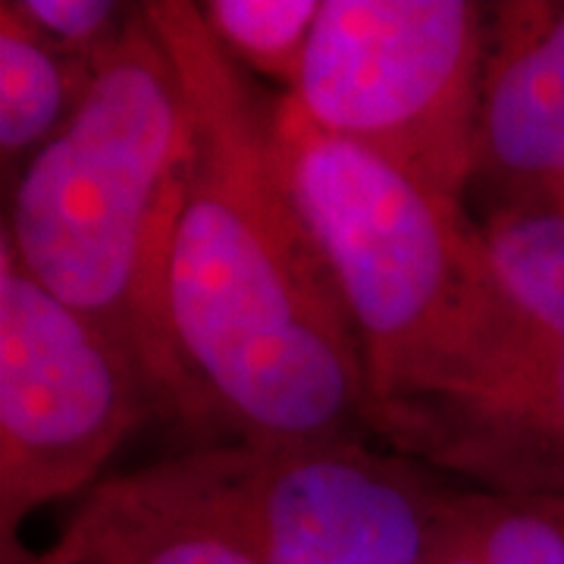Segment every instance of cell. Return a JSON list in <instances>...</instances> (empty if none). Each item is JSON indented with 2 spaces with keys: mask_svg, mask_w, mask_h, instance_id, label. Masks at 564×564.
Segmentation results:
<instances>
[{
  "mask_svg": "<svg viewBox=\"0 0 564 564\" xmlns=\"http://www.w3.org/2000/svg\"><path fill=\"white\" fill-rule=\"evenodd\" d=\"M195 458L258 564H421L452 496L361 440L239 443Z\"/></svg>",
  "mask_w": 564,
  "mask_h": 564,
  "instance_id": "obj_6",
  "label": "cell"
},
{
  "mask_svg": "<svg viewBox=\"0 0 564 564\" xmlns=\"http://www.w3.org/2000/svg\"><path fill=\"white\" fill-rule=\"evenodd\" d=\"M280 163L361 345L370 433L404 458L540 348L514 323L462 198L270 110Z\"/></svg>",
  "mask_w": 564,
  "mask_h": 564,
  "instance_id": "obj_2",
  "label": "cell"
},
{
  "mask_svg": "<svg viewBox=\"0 0 564 564\" xmlns=\"http://www.w3.org/2000/svg\"><path fill=\"white\" fill-rule=\"evenodd\" d=\"M417 458L489 492L564 496V333L540 345L492 395L452 414Z\"/></svg>",
  "mask_w": 564,
  "mask_h": 564,
  "instance_id": "obj_9",
  "label": "cell"
},
{
  "mask_svg": "<svg viewBox=\"0 0 564 564\" xmlns=\"http://www.w3.org/2000/svg\"><path fill=\"white\" fill-rule=\"evenodd\" d=\"M141 10L180 69L192 122L170 321L195 402L242 443L358 440L370 433L361 345L282 173L273 107L198 3Z\"/></svg>",
  "mask_w": 564,
  "mask_h": 564,
  "instance_id": "obj_1",
  "label": "cell"
},
{
  "mask_svg": "<svg viewBox=\"0 0 564 564\" xmlns=\"http://www.w3.org/2000/svg\"><path fill=\"white\" fill-rule=\"evenodd\" d=\"M148 411L139 367L104 329L54 299L0 239V536L20 543L44 505L98 474Z\"/></svg>",
  "mask_w": 564,
  "mask_h": 564,
  "instance_id": "obj_5",
  "label": "cell"
},
{
  "mask_svg": "<svg viewBox=\"0 0 564 564\" xmlns=\"http://www.w3.org/2000/svg\"><path fill=\"white\" fill-rule=\"evenodd\" d=\"M3 564H258L195 452L91 486L51 543L3 545Z\"/></svg>",
  "mask_w": 564,
  "mask_h": 564,
  "instance_id": "obj_8",
  "label": "cell"
},
{
  "mask_svg": "<svg viewBox=\"0 0 564 564\" xmlns=\"http://www.w3.org/2000/svg\"><path fill=\"white\" fill-rule=\"evenodd\" d=\"M198 7L229 61L295 88L323 0H210Z\"/></svg>",
  "mask_w": 564,
  "mask_h": 564,
  "instance_id": "obj_12",
  "label": "cell"
},
{
  "mask_svg": "<svg viewBox=\"0 0 564 564\" xmlns=\"http://www.w3.org/2000/svg\"><path fill=\"white\" fill-rule=\"evenodd\" d=\"M489 22L470 0H323L289 98L326 135L464 202Z\"/></svg>",
  "mask_w": 564,
  "mask_h": 564,
  "instance_id": "obj_4",
  "label": "cell"
},
{
  "mask_svg": "<svg viewBox=\"0 0 564 564\" xmlns=\"http://www.w3.org/2000/svg\"><path fill=\"white\" fill-rule=\"evenodd\" d=\"M474 180L499 188V207H564V3L496 7Z\"/></svg>",
  "mask_w": 564,
  "mask_h": 564,
  "instance_id": "obj_7",
  "label": "cell"
},
{
  "mask_svg": "<svg viewBox=\"0 0 564 564\" xmlns=\"http://www.w3.org/2000/svg\"><path fill=\"white\" fill-rule=\"evenodd\" d=\"M452 499H455V492L448 496V502L443 508V518H440V524L433 530V536H430V543H426V552H423L421 564H486L480 558V552L474 549V543L464 536V530L455 521V514H452Z\"/></svg>",
  "mask_w": 564,
  "mask_h": 564,
  "instance_id": "obj_14",
  "label": "cell"
},
{
  "mask_svg": "<svg viewBox=\"0 0 564 564\" xmlns=\"http://www.w3.org/2000/svg\"><path fill=\"white\" fill-rule=\"evenodd\" d=\"M13 7L41 41L85 63L98 61L135 13L110 0H13Z\"/></svg>",
  "mask_w": 564,
  "mask_h": 564,
  "instance_id": "obj_13",
  "label": "cell"
},
{
  "mask_svg": "<svg viewBox=\"0 0 564 564\" xmlns=\"http://www.w3.org/2000/svg\"><path fill=\"white\" fill-rule=\"evenodd\" d=\"M91 82V63L41 41L13 0L0 3V154L13 166L61 132Z\"/></svg>",
  "mask_w": 564,
  "mask_h": 564,
  "instance_id": "obj_10",
  "label": "cell"
},
{
  "mask_svg": "<svg viewBox=\"0 0 564 564\" xmlns=\"http://www.w3.org/2000/svg\"><path fill=\"white\" fill-rule=\"evenodd\" d=\"M492 280L530 345L564 333V207H496L480 226Z\"/></svg>",
  "mask_w": 564,
  "mask_h": 564,
  "instance_id": "obj_11",
  "label": "cell"
},
{
  "mask_svg": "<svg viewBox=\"0 0 564 564\" xmlns=\"http://www.w3.org/2000/svg\"><path fill=\"white\" fill-rule=\"evenodd\" d=\"M192 122L180 69L141 3L91 63L61 132L13 185L0 239L139 367L161 411L202 414L170 321V254Z\"/></svg>",
  "mask_w": 564,
  "mask_h": 564,
  "instance_id": "obj_3",
  "label": "cell"
}]
</instances>
